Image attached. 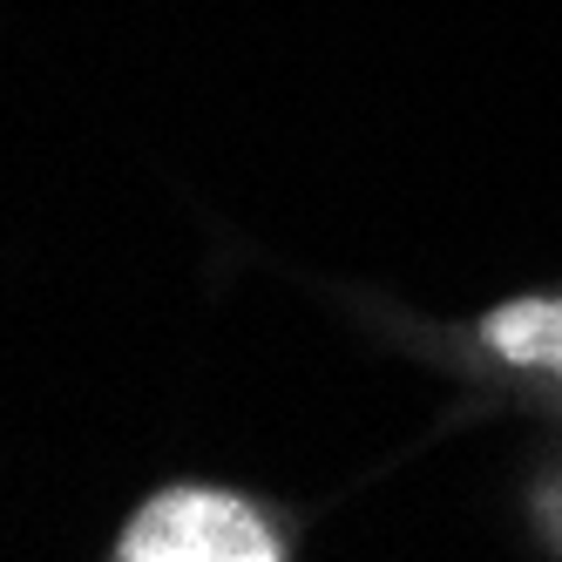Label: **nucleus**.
Segmentation results:
<instances>
[{
	"label": "nucleus",
	"mask_w": 562,
	"mask_h": 562,
	"mask_svg": "<svg viewBox=\"0 0 562 562\" xmlns=\"http://www.w3.org/2000/svg\"><path fill=\"white\" fill-rule=\"evenodd\" d=\"M481 339H488V352H502L508 367L562 380V299H508L481 318Z\"/></svg>",
	"instance_id": "nucleus-2"
},
{
	"label": "nucleus",
	"mask_w": 562,
	"mask_h": 562,
	"mask_svg": "<svg viewBox=\"0 0 562 562\" xmlns=\"http://www.w3.org/2000/svg\"><path fill=\"white\" fill-rule=\"evenodd\" d=\"M542 521H549V536L562 542V481H555V488L542 495Z\"/></svg>",
	"instance_id": "nucleus-3"
},
{
	"label": "nucleus",
	"mask_w": 562,
	"mask_h": 562,
	"mask_svg": "<svg viewBox=\"0 0 562 562\" xmlns=\"http://www.w3.org/2000/svg\"><path fill=\"white\" fill-rule=\"evenodd\" d=\"M123 562H285V536L224 488H164L115 542Z\"/></svg>",
	"instance_id": "nucleus-1"
}]
</instances>
